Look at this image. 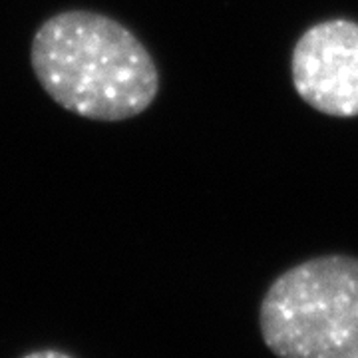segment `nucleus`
Returning a JSON list of instances; mask_svg holds the SVG:
<instances>
[{"instance_id":"nucleus-1","label":"nucleus","mask_w":358,"mask_h":358,"mask_svg":"<svg viewBox=\"0 0 358 358\" xmlns=\"http://www.w3.org/2000/svg\"><path fill=\"white\" fill-rule=\"evenodd\" d=\"M30 62L54 102L88 120H129L159 92L157 66L136 34L90 10L48 18L34 34Z\"/></svg>"},{"instance_id":"nucleus-2","label":"nucleus","mask_w":358,"mask_h":358,"mask_svg":"<svg viewBox=\"0 0 358 358\" xmlns=\"http://www.w3.org/2000/svg\"><path fill=\"white\" fill-rule=\"evenodd\" d=\"M277 358H358V259L322 255L287 268L259 307Z\"/></svg>"},{"instance_id":"nucleus-3","label":"nucleus","mask_w":358,"mask_h":358,"mask_svg":"<svg viewBox=\"0 0 358 358\" xmlns=\"http://www.w3.org/2000/svg\"><path fill=\"white\" fill-rule=\"evenodd\" d=\"M296 94L317 112L333 117L358 115V22H317L296 40L291 56Z\"/></svg>"},{"instance_id":"nucleus-4","label":"nucleus","mask_w":358,"mask_h":358,"mask_svg":"<svg viewBox=\"0 0 358 358\" xmlns=\"http://www.w3.org/2000/svg\"><path fill=\"white\" fill-rule=\"evenodd\" d=\"M22 358H72L64 355V352H58V350H38V352H30Z\"/></svg>"}]
</instances>
